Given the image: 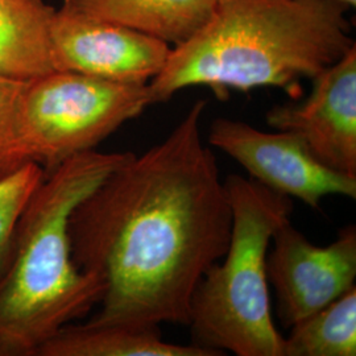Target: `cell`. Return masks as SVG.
Returning a JSON list of instances; mask_svg holds the SVG:
<instances>
[{"instance_id":"obj_1","label":"cell","mask_w":356,"mask_h":356,"mask_svg":"<svg viewBox=\"0 0 356 356\" xmlns=\"http://www.w3.org/2000/svg\"><path fill=\"white\" fill-rule=\"evenodd\" d=\"M197 101L164 140L127 160L73 211L76 267L102 285L95 326L189 323L191 297L229 245L232 211Z\"/></svg>"},{"instance_id":"obj_2","label":"cell","mask_w":356,"mask_h":356,"mask_svg":"<svg viewBox=\"0 0 356 356\" xmlns=\"http://www.w3.org/2000/svg\"><path fill=\"white\" fill-rule=\"evenodd\" d=\"M351 7L341 0H218L194 36L173 47L161 73L148 83L154 103L177 91L277 88L293 98L355 47Z\"/></svg>"},{"instance_id":"obj_3","label":"cell","mask_w":356,"mask_h":356,"mask_svg":"<svg viewBox=\"0 0 356 356\" xmlns=\"http://www.w3.org/2000/svg\"><path fill=\"white\" fill-rule=\"evenodd\" d=\"M131 152L78 154L44 178L20 216L0 279V356H36L65 326L99 304L103 288L76 267L73 211Z\"/></svg>"},{"instance_id":"obj_4","label":"cell","mask_w":356,"mask_h":356,"mask_svg":"<svg viewBox=\"0 0 356 356\" xmlns=\"http://www.w3.org/2000/svg\"><path fill=\"white\" fill-rule=\"evenodd\" d=\"M225 184L232 211L229 245L193 293L191 344L218 356H284L270 310L267 254L273 234L291 220L292 198L238 175Z\"/></svg>"},{"instance_id":"obj_5","label":"cell","mask_w":356,"mask_h":356,"mask_svg":"<svg viewBox=\"0 0 356 356\" xmlns=\"http://www.w3.org/2000/svg\"><path fill=\"white\" fill-rule=\"evenodd\" d=\"M153 104L148 85L54 70L23 81L16 134L26 163L47 173L95 148Z\"/></svg>"},{"instance_id":"obj_6","label":"cell","mask_w":356,"mask_h":356,"mask_svg":"<svg viewBox=\"0 0 356 356\" xmlns=\"http://www.w3.org/2000/svg\"><path fill=\"white\" fill-rule=\"evenodd\" d=\"M207 141L241 164L256 182L309 207L318 209L329 195L356 198L355 176L319 163L291 132H264L241 120L218 118Z\"/></svg>"},{"instance_id":"obj_7","label":"cell","mask_w":356,"mask_h":356,"mask_svg":"<svg viewBox=\"0 0 356 356\" xmlns=\"http://www.w3.org/2000/svg\"><path fill=\"white\" fill-rule=\"evenodd\" d=\"M269 248L268 282L277 294L285 326L307 318L355 286L354 225L330 244L317 245L286 220L273 234Z\"/></svg>"},{"instance_id":"obj_8","label":"cell","mask_w":356,"mask_h":356,"mask_svg":"<svg viewBox=\"0 0 356 356\" xmlns=\"http://www.w3.org/2000/svg\"><path fill=\"white\" fill-rule=\"evenodd\" d=\"M172 47L127 26L63 4L51 23L54 70L120 83L148 85L164 69Z\"/></svg>"},{"instance_id":"obj_9","label":"cell","mask_w":356,"mask_h":356,"mask_svg":"<svg viewBox=\"0 0 356 356\" xmlns=\"http://www.w3.org/2000/svg\"><path fill=\"white\" fill-rule=\"evenodd\" d=\"M312 81L302 102L268 111V126L296 135L323 165L356 177V45Z\"/></svg>"},{"instance_id":"obj_10","label":"cell","mask_w":356,"mask_h":356,"mask_svg":"<svg viewBox=\"0 0 356 356\" xmlns=\"http://www.w3.org/2000/svg\"><path fill=\"white\" fill-rule=\"evenodd\" d=\"M218 0H64L91 17L127 26L177 47L207 23Z\"/></svg>"},{"instance_id":"obj_11","label":"cell","mask_w":356,"mask_h":356,"mask_svg":"<svg viewBox=\"0 0 356 356\" xmlns=\"http://www.w3.org/2000/svg\"><path fill=\"white\" fill-rule=\"evenodd\" d=\"M54 13L44 0H0V76L28 81L54 72Z\"/></svg>"},{"instance_id":"obj_12","label":"cell","mask_w":356,"mask_h":356,"mask_svg":"<svg viewBox=\"0 0 356 356\" xmlns=\"http://www.w3.org/2000/svg\"><path fill=\"white\" fill-rule=\"evenodd\" d=\"M36 356H218L194 344L169 343L160 327L67 325Z\"/></svg>"},{"instance_id":"obj_13","label":"cell","mask_w":356,"mask_h":356,"mask_svg":"<svg viewBox=\"0 0 356 356\" xmlns=\"http://www.w3.org/2000/svg\"><path fill=\"white\" fill-rule=\"evenodd\" d=\"M356 288L291 326L284 356H355Z\"/></svg>"},{"instance_id":"obj_14","label":"cell","mask_w":356,"mask_h":356,"mask_svg":"<svg viewBox=\"0 0 356 356\" xmlns=\"http://www.w3.org/2000/svg\"><path fill=\"white\" fill-rule=\"evenodd\" d=\"M45 176L41 166L28 163L0 178V279L11 260L20 216Z\"/></svg>"},{"instance_id":"obj_15","label":"cell","mask_w":356,"mask_h":356,"mask_svg":"<svg viewBox=\"0 0 356 356\" xmlns=\"http://www.w3.org/2000/svg\"><path fill=\"white\" fill-rule=\"evenodd\" d=\"M23 81L0 76V178L28 164L16 134V104Z\"/></svg>"},{"instance_id":"obj_16","label":"cell","mask_w":356,"mask_h":356,"mask_svg":"<svg viewBox=\"0 0 356 356\" xmlns=\"http://www.w3.org/2000/svg\"><path fill=\"white\" fill-rule=\"evenodd\" d=\"M341 1L346 3L348 7H355L356 0H341Z\"/></svg>"}]
</instances>
